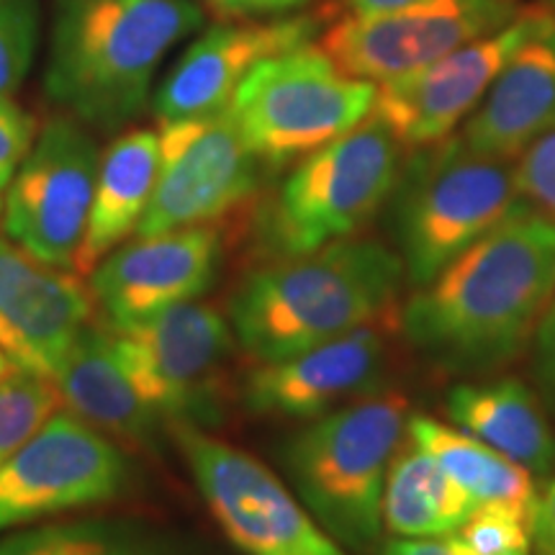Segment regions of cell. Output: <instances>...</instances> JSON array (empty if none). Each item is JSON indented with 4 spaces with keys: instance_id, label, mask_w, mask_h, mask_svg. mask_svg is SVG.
<instances>
[{
    "instance_id": "obj_1",
    "label": "cell",
    "mask_w": 555,
    "mask_h": 555,
    "mask_svg": "<svg viewBox=\"0 0 555 555\" xmlns=\"http://www.w3.org/2000/svg\"><path fill=\"white\" fill-rule=\"evenodd\" d=\"M555 296V227L519 201L515 211L416 288L401 332L453 371L509 363Z\"/></svg>"
},
{
    "instance_id": "obj_2",
    "label": "cell",
    "mask_w": 555,
    "mask_h": 555,
    "mask_svg": "<svg viewBox=\"0 0 555 555\" xmlns=\"http://www.w3.org/2000/svg\"><path fill=\"white\" fill-rule=\"evenodd\" d=\"M404 278V262L380 242L339 240L249 273L229 301V324L255 363H275L388 314Z\"/></svg>"
},
{
    "instance_id": "obj_3",
    "label": "cell",
    "mask_w": 555,
    "mask_h": 555,
    "mask_svg": "<svg viewBox=\"0 0 555 555\" xmlns=\"http://www.w3.org/2000/svg\"><path fill=\"white\" fill-rule=\"evenodd\" d=\"M201 24L193 0H54L47 95L73 119L119 129L144 108L170 47Z\"/></svg>"
},
{
    "instance_id": "obj_4",
    "label": "cell",
    "mask_w": 555,
    "mask_h": 555,
    "mask_svg": "<svg viewBox=\"0 0 555 555\" xmlns=\"http://www.w3.org/2000/svg\"><path fill=\"white\" fill-rule=\"evenodd\" d=\"M409 422L401 393L311 420L281 450L296 496L345 551L371 553L384 532V486Z\"/></svg>"
},
{
    "instance_id": "obj_5",
    "label": "cell",
    "mask_w": 555,
    "mask_h": 555,
    "mask_svg": "<svg viewBox=\"0 0 555 555\" xmlns=\"http://www.w3.org/2000/svg\"><path fill=\"white\" fill-rule=\"evenodd\" d=\"M393 234L412 286H427L519 204L512 159L481 155L461 134L416 147L393 185Z\"/></svg>"
},
{
    "instance_id": "obj_6",
    "label": "cell",
    "mask_w": 555,
    "mask_h": 555,
    "mask_svg": "<svg viewBox=\"0 0 555 555\" xmlns=\"http://www.w3.org/2000/svg\"><path fill=\"white\" fill-rule=\"evenodd\" d=\"M399 170L401 142L371 114L283 180L260 214L262 255L283 260L350 240L391 196Z\"/></svg>"
},
{
    "instance_id": "obj_7",
    "label": "cell",
    "mask_w": 555,
    "mask_h": 555,
    "mask_svg": "<svg viewBox=\"0 0 555 555\" xmlns=\"http://www.w3.org/2000/svg\"><path fill=\"white\" fill-rule=\"evenodd\" d=\"M373 82L350 78L322 47L262 60L229 101V114L262 165L304 159L371 116Z\"/></svg>"
},
{
    "instance_id": "obj_8",
    "label": "cell",
    "mask_w": 555,
    "mask_h": 555,
    "mask_svg": "<svg viewBox=\"0 0 555 555\" xmlns=\"http://www.w3.org/2000/svg\"><path fill=\"white\" fill-rule=\"evenodd\" d=\"M193 483L229 543L245 555H347L294 491L245 450L176 425Z\"/></svg>"
},
{
    "instance_id": "obj_9",
    "label": "cell",
    "mask_w": 555,
    "mask_h": 555,
    "mask_svg": "<svg viewBox=\"0 0 555 555\" xmlns=\"http://www.w3.org/2000/svg\"><path fill=\"white\" fill-rule=\"evenodd\" d=\"M108 332L139 397L165 422L217 425V378L234 345L232 324L217 309L185 301Z\"/></svg>"
},
{
    "instance_id": "obj_10",
    "label": "cell",
    "mask_w": 555,
    "mask_h": 555,
    "mask_svg": "<svg viewBox=\"0 0 555 555\" xmlns=\"http://www.w3.org/2000/svg\"><path fill=\"white\" fill-rule=\"evenodd\" d=\"M131 481L134 466L114 437L57 409L0 466V532L114 502Z\"/></svg>"
},
{
    "instance_id": "obj_11",
    "label": "cell",
    "mask_w": 555,
    "mask_h": 555,
    "mask_svg": "<svg viewBox=\"0 0 555 555\" xmlns=\"http://www.w3.org/2000/svg\"><path fill=\"white\" fill-rule=\"evenodd\" d=\"M99 170V144L78 119L47 121L5 193V237L47 266L75 270Z\"/></svg>"
},
{
    "instance_id": "obj_12",
    "label": "cell",
    "mask_w": 555,
    "mask_h": 555,
    "mask_svg": "<svg viewBox=\"0 0 555 555\" xmlns=\"http://www.w3.org/2000/svg\"><path fill=\"white\" fill-rule=\"evenodd\" d=\"M260 165L229 106L165 124L159 131L157 183L134 237L211 224L253 196Z\"/></svg>"
},
{
    "instance_id": "obj_13",
    "label": "cell",
    "mask_w": 555,
    "mask_h": 555,
    "mask_svg": "<svg viewBox=\"0 0 555 555\" xmlns=\"http://www.w3.org/2000/svg\"><path fill=\"white\" fill-rule=\"evenodd\" d=\"M519 11L517 0H422L401 11L337 21L324 34L322 50L350 78L384 86L504 29Z\"/></svg>"
},
{
    "instance_id": "obj_14",
    "label": "cell",
    "mask_w": 555,
    "mask_h": 555,
    "mask_svg": "<svg viewBox=\"0 0 555 555\" xmlns=\"http://www.w3.org/2000/svg\"><path fill=\"white\" fill-rule=\"evenodd\" d=\"M543 11L545 5H530L504 29L404 78L384 82L376 90L371 114L391 129L401 147H427L450 137L457 124L474 114L506 60L540 24Z\"/></svg>"
},
{
    "instance_id": "obj_15",
    "label": "cell",
    "mask_w": 555,
    "mask_h": 555,
    "mask_svg": "<svg viewBox=\"0 0 555 555\" xmlns=\"http://www.w3.org/2000/svg\"><path fill=\"white\" fill-rule=\"evenodd\" d=\"M221 237L208 224L172 229L108 253L93 273L88 288L103 327L121 330L176 307L196 301L217 278Z\"/></svg>"
},
{
    "instance_id": "obj_16",
    "label": "cell",
    "mask_w": 555,
    "mask_h": 555,
    "mask_svg": "<svg viewBox=\"0 0 555 555\" xmlns=\"http://www.w3.org/2000/svg\"><path fill=\"white\" fill-rule=\"evenodd\" d=\"M93 309L75 270L47 266L0 234V350L13 365L52 378Z\"/></svg>"
},
{
    "instance_id": "obj_17",
    "label": "cell",
    "mask_w": 555,
    "mask_h": 555,
    "mask_svg": "<svg viewBox=\"0 0 555 555\" xmlns=\"http://www.w3.org/2000/svg\"><path fill=\"white\" fill-rule=\"evenodd\" d=\"M386 365V327L367 322L298 356L258 363L242 384L253 414L317 420L376 388Z\"/></svg>"
},
{
    "instance_id": "obj_18",
    "label": "cell",
    "mask_w": 555,
    "mask_h": 555,
    "mask_svg": "<svg viewBox=\"0 0 555 555\" xmlns=\"http://www.w3.org/2000/svg\"><path fill=\"white\" fill-rule=\"evenodd\" d=\"M317 29V16L214 26L183 54L159 86L155 95L157 121L165 127L227 108L240 82L262 60L309 44Z\"/></svg>"
},
{
    "instance_id": "obj_19",
    "label": "cell",
    "mask_w": 555,
    "mask_h": 555,
    "mask_svg": "<svg viewBox=\"0 0 555 555\" xmlns=\"http://www.w3.org/2000/svg\"><path fill=\"white\" fill-rule=\"evenodd\" d=\"M555 124V11L543 18L466 119L461 139L481 155L515 159Z\"/></svg>"
},
{
    "instance_id": "obj_20",
    "label": "cell",
    "mask_w": 555,
    "mask_h": 555,
    "mask_svg": "<svg viewBox=\"0 0 555 555\" xmlns=\"http://www.w3.org/2000/svg\"><path fill=\"white\" fill-rule=\"evenodd\" d=\"M52 380L62 404L82 422L116 440L155 446L165 420L139 397L106 327L86 324L54 367Z\"/></svg>"
},
{
    "instance_id": "obj_21",
    "label": "cell",
    "mask_w": 555,
    "mask_h": 555,
    "mask_svg": "<svg viewBox=\"0 0 555 555\" xmlns=\"http://www.w3.org/2000/svg\"><path fill=\"white\" fill-rule=\"evenodd\" d=\"M159 170V134L147 129L116 139L101 157L99 183L75 258V273L90 275L93 268L137 232L147 211Z\"/></svg>"
},
{
    "instance_id": "obj_22",
    "label": "cell",
    "mask_w": 555,
    "mask_h": 555,
    "mask_svg": "<svg viewBox=\"0 0 555 555\" xmlns=\"http://www.w3.org/2000/svg\"><path fill=\"white\" fill-rule=\"evenodd\" d=\"M446 412L455 427L483 440L530 474L555 468V433L535 393L519 380H489L450 388Z\"/></svg>"
},
{
    "instance_id": "obj_23",
    "label": "cell",
    "mask_w": 555,
    "mask_h": 555,
    "mask_svg": "<svg viewBox=\"0 0 555 555\" xmlns=\"http://www.w3.org/2000/svg\"><path fill=\"white\" fill-rule=\"evenodd\" d=\"M476 509V499L446 468L406 437L393 455L380 517L397 538H442Z\"/></svg>"
},
{
    "instance_id": "obj_24",
    "label": "cell",
    "mask_w": 555,
    "mask_h": 555,
    "mask_svg": "<svg viewBox=\"0 0 555 555\" xmlns=\"http://www.w3.org/2000/svg\"><path fill=\"white\" fill-rule=\"evenodd\" d=\"M406 433L409 440L433 455L450 478L476 499V504L512 506L532 522L538 489L530 470L468 435L466 429L450 427L435 416H409Z\"/></svg>"
},
{
    "instance_id": "obj_25",
    "label": "cell",
    "mask_w": 555,
    "mask_h": 555,
    "mask_svg": "<svg viewBox=\"0 0 555 555\" xmlns=\"http://www.w3.org/2000/svg\"><path fill=\"white\" fill-rule=\"evenodd\" d=\"M0 555H189L176 540L137 519H73L13 532Z\"/></svg>"
},
{
    "instance_id": "obj_26",
    "label": "cell",
    "mask_w": 555,
    "mask_h": 555,
    "mask_svg": "<svg viewBox=\"0 0 555 555\" xmlns=\"http://www.w3.org/2000/svg\"><path fill=\"white\" fill-rule=\"evenodd\" d=\"M62 406L52 378L13 367L0 380V466Z\"/></svg>"
},
{
    "instance_id": "obj_27",
    "label": "cell",
    "mask_w": 555,
    "mask_h": 555,
    "mask_svg": "<svg viewBox=\"0 0 555 555\" xmlns=\"http://www.w3.org/2000/svg\"><path fill=\"white\" fill-rule=\"evenodd\" d=\"M39 37L37 0H0V99H11L29 75Z\"/></svg>"
},
{
    "instance_id": "obj_28",
    "label": "cell",
    "mask_w": 555,
    "mask_h": 555,
    "mask_svg": "<svg viewBox=\"0 0 555 555\" xmlns=\"http://www.w3.org/2000/svg\"><path fill=\"white\" fill-rule=\"evenodd\" d=\"M453 535L476 555H530L532 522L504 504H476Z\"/></svg>"
},
{
    "instance_id": "obj_29",
    "label": "cell",
    "mask_w": 555,
    "mask_h": 555,
    "mask_svg": "<svg viewBox=\"0 0 555 555\" xmlns=\"http://www.w3.org/2000/svg\"><path fill=\"white\" fill-rule=\"evenodd\" d=\"M515 176L519 201L555 227V124L522 150Z\"/></svg>"
},
{
    "instance_id": "obj_30",
    "label": "cell",
    "mask_w": 555,
    "mask_h": 555,
    "mask_svg": "<svg viewBox=\"0 0 555 555\" xmlns=\"http://www.w3.org/2000/svg\"><path fill=\"white\" fill-rule=\"evenodd\" d=\"M34 137H37V121L18 103L0 99V214H3L5 193H9L21 163L29 155Z\"/></svg>"
},
{
    "instance_id": "obj_31",
    "label": "cell",
    "mask_w": 555,
    "mask_h": 555,
    "mask_svg": "<svg viewBox=\"0 0 555 555\" xmlns=\"http://www.w3.org/2000/svg\"><path fill=\"white\" fill-rule=\"evenodd\" d=\"M532 555H555V478L538 491L532 515Z\"/></svg>"
},
{
    "instance_id": "obj_32",
    "label": "cell",
    "mask_w": 555,
    "mask_h": 555,
    "mask_svg": "<svg viewBox=\"0 0 555 555\" xmlns=\"http://www.w3.org/2000/svg\"><path fill=\"white\" fill-rule=\"evenodd\" d=\"M378 555H476L455 535L442 538H399L380 547Z\"/></svg>"
},
{
    "instance_id": "obj_33",
    "label": "cell",
    "mask_w": 555,
    "mask_h": 555,
    "mask_svg": "<svg viewBox=\"0 0 555 555\" xmlns=\"http://www.w3.org/2000/svg\"><path fill=\"white\" fill-rule=\"evenodd\" d=\"M206 3L224 18H253L294 11L307 0H206Z\"/></svg>"
},
{
    "instance_id": "obj_34",
    "label": "cell",
    "mask_w": 555,
    "mask_h": 555,
    "mask_svg": "<svg viewBox=\"0 0 555 555\" xmlns=\"http://www.w3.org/2000/svg\"><path fill=\"white\" fill-rule=\"evenodd\" d=\"M538 339V371L543 384L555 393V296L547 304L545 314L540 317V324L535 330Z\"/></svg>"
},
{
    "instance_id": "obj_35",
    "label": "cell",
    "mask_w": 555,
    "mask_h": 555,
    "mask_svg": "<svg viewBox=\"0 0 555 555\" xmlns=\"http://www.w3.org/2000/svg\"><path fill=\"white\" fill-rule=\"evenodd\" d=\"M422 3V0H345L352 16H376V13H391L409 9V5Z\"/></svg>"
},
{
    "instance_id": "obj_36",
    "label": "cell",
    "mask_w": 555,
    "mask_h": 555,
    "mask_svg": "<svg viewBox=\"0 0 555 555\" xmlns=\"http://www.w3.org/2000/svg\"><path fill=\"white\" fill-rule=\"evenodd\" d=\"M13 367H16V365H13V360H11L9 356H5L3 350H0V380H3L5 376H9V373L13 371Z\"/></svg>"
}]
</instances>
